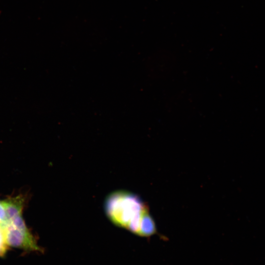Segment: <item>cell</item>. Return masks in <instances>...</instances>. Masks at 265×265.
<instances>
[{"mask_svg": "<svg viewBox=\"0 0 265 265\" xmlns=\"http://www.w3.org/2000/svg\"><path fill=\"white\" fill-rule=\"evenodd\" d=\"M104 209L113 224L137 236L148 237L157 232L148 207L133 193L117 190L110 193L105 200Z\"/></svg>", "mask_w": 265, "mask_h": 265, "instance_id": "1", "label": "cell"}, {"mask_svg": "<svg viewBox=\"0 0 265 265\" xmlns=\"http://www.w3.org/2000/svg\"><path fill=\"white\" fill-rule=\"evenodd\" d=\"M4 229L7 245L27 250H40L27 228L21 229L7 223Z\"/></svg>", "mask_w": 265, "mask_h": 265, "instance_id": "2", "label": "cell"}, {"mask_svg": "<svg viewBox=\"0 0 265 265\" xmlns=\"http://www.w3.org/2000/svg\"><path fill=\"white\" fill-rule=\"evenodd\" d=\"M2 202L6 210L8 222L14 217L21 215L24 205L22 197L17 196Z\"/></svg>", "mask_w": 265, "mask_h": 265, "instance_id": "3", "label": "cell"}, {"mask_svg": "<svg viewBox=\"0 0 265 265\" xmlns=\"http://www.w3.org/2000/svg\"><path fill=\"white\" fill-rule=\"evenodd\" d=\"M7 245L4 227L0 226V256H2L5 254Z\"/></svg>", "mask_w": 265, "mask_h": 265, "instance_id": "4", "label": "cell"}, {"mask_svg": "<svg viewBox=\"0 0 265 265\" xmlns=\"http://www.w3.org/2000/svg\"><path fill=\"white\" fill-rule=\"evenodd\" d=\"M8 223L7 214L5 207L2 201H0V226L4 227Z\"/></svg>", "mask_w": 265, "mask_h": 265, "instance_id": "5", "label": "cell"}]
</instances>
